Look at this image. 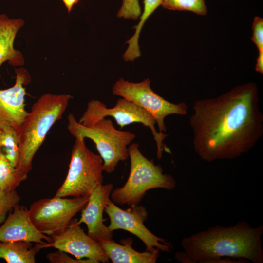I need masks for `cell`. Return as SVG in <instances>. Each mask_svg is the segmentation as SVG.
<instances>
[{"instance_id": "1", "label": "cell", "mask_w": 263, "mask_h": 263, "mask_svg": "<svg viewBox=\"0 0 263 263\" xmlns=\"http://www.w3.org/2000/svg\"><path fill=\"white\" fill-rule=\"evenodd\" d=\"M189 124L195 152L203 161L233 159L248 152L263 134L258 89L249 82L192 106Z\"/></svg>"}, {"instance_id": "2", "label": "cell", "mask_w": 263, "mask_h": 263, "mask_svg": "<svg viewBox=\"0 0 263 263\" xmlns=\"http://www.w3.org/2000/svg\"><path fill=\"white\" fill-rule=\"evenodd\" d=\"M263 226L246 222L216 225L184 238L181 245L190 263H263Z\"/></svg>"}, {"instance_id": "3", "label": "cell", "mask_w": 263, "mask_h": 263, "mask_svg": "<svg viewBox=\"0 0 263 263\" xmlns=\"http://www.w3.org/2000/svg\"><path fill=\"white\" fill-rule=\"evenodd\" d=\"M69 94H43L32 106L17 131L19 157L16 167L22 181L32 169L34 156L53 125L62 118L70 99Z\"/></svg>"}, {"instance_id": "4", "label": "cell", "mask_w": 263, "mask_h": 263, "mask_svg": "<svg viewBox=\"0 0 263 263\" xmlns=\"http://www.w3.org/2000/svg\"><path fill=\"white\" fill-rule=\"evenodd\" d=\"M131 167L129 177L124 185L113 190L110 196L113 202L133 207L139 205L147 191L154 188L174 189L176 181L170 174L163 173L160 165L145 157L139 144L133 143L128 147Z\"/></svg>"}, {"instance_id": "5", "label": "cell", "mask_w": 263, "mask_h": 263, "mask_svg": "<svg viewBox=\"0 0 263 263\" xmlns=\"http://www.w3.org/2000/svg\"><path fill=\"white\" fill-rule=\"evenodd\" d=\"M67 129L75 138H89L94 142L103 160V170L109 174L115 170L120 161L129 157L128 147L136 137L133 133L116 129L112 121L106 118L86 127L70 114Z\"/></svg>"}, {"instance_id": "6", "label": "cell", "mask_w": 263, "mask_h": 263, "mask_svg": "<svg viewBox=\"0 0 263 263\" xmlns=\"http://www.w3.org/2000/svg\"><path fill=\"white\" fill-rule=\"evenodd\" d=\"M75 138L68 173L56 197H89L103 183L101 157L86 146L85 139Z\"/></svg>"}, {"instance_id": "7", "label": "cell", "mask_w": 263, "mask_h": 263, "mask_svg": "<svg viewBox=\"0 0 263 263\" xmlns=\"http://www.w3.org/2000/svg\"><path fill=\"white\" fill-rule=\"evenodd\" d=\"M111 116L121 128L135 123H140L149 128L151 132L157 146V157L162 158L163 151L170 153L165 146L164 140L167 136L165 133L158 132L155 128V120L145 110L135 103L125 98L119 99L114 107L107 108L97 100H91L78 122L83 126L91 127L99 120Z\"/></svg>"}, {"instance_id": "8", "label": "cell", "mask_w": 263, "mask_h": 263, "mask_svg": "<svg viewBox=\"0 0 263 263\" xmlns=\"http://www.w3.org/2000/svg\"><path fill=\"white\" fill-rule=\"evenodd\" d=\"M150 84L149 78L133 83L120 78L113 85L112 94L126 98L147 111L155 120L159 132L164 133L167 131L165 118L171 114L185 115L188 106L185 103L174 104L167 101L156 94Z\"/></svg>"}, {"instance_id": "9", "label": "cell", "mask_w": 263, "mask_h": 263, "mask_svg": "<svg viewBox=\"0 0 263 263\" xmlns=\"http://www.w3.org/2000/svg\"><path fill=\"white\" fill-rule=\"evenodd\" d=\"M89 197L67 198L54 196L33 203L29 210L31 220L42 233L51 236L63 231L84 207Z\"/></svg>"}, {"instance_id": "10", "label": "cell", "mask_w": 263, "mask_h": 263, "mask_svg": "<svg viewBox=\"0 0 263 263\" xmlns=\"http://www.w3.org/2000/svg\"><path fill=\"white\" fill-rule=\"evenodd\" d=\"M104 211L110 220L108 227L111 231L122 229L129 231L144 244L146 251L153 252L158 249L169 252L172 249L170 243L155 235L145 226L148 213L144 206L138 205L124 210L110 200Z\"/></svg>"}, {"instance_id": "11", "label": "cell", "mask_w": 263, "mask_h": 263, "mask_svg": "<svg viewBox=\"0 0 263 263\" xmlns=\"http://www.w3.org/2000/svg\"><path fill=\"white\" fill-rule=\"evenodd\" d=\"M50 236L51 242L40 244L41 249L54 247L78 259H90L96 263L109 262V259L99 242L85 233L77 219H73L62 232Z\"/></svg>"}, {"instance_id": "12", "label": "cell", "mask_w": 263, "mask_h": 263, "mask_svg": "<svg viewBox=\"0 0 263 263\" xmlns=\"http://www.w3.org/2000/svg\"><path fill=\"white\" fill-rule=\"evenodd\" d=\"M15 84L6 89H0V128L7 124L17 131L28 112L25 109V86L31 81L28 72L24 68L15 69Z\"/></svg>"}, {"instance_id": "13", "label": "cell", "mask_w": 263, "mask_h": 263, "mask_svg": "<svg viewBox=\"0 0 263 263\" xmlns=\"http://www.w3.org/2000/svg\"><path fill=\"white\" fill-rule=\"evenodd\" d=\"M113 184H103L96 188L89 196L88 201L82 209L80 225L85 224L88 229L87 234L94 240H113V231L103 223V214L110 200L113 189Z\"/></svg>"}, {"instance_id": "14", "label": "cell", "mask_w": 263, "mask_h": 263, "mask_svg": "<svg viewBox=\"0 0 263 263\" xmlns=\"http://www.w3.org/2000/svg\"><path fill=\"white\" fill-rule=\"evenodd\" d=\"M22 241L36 244L50 243L51 237L39 231L33 223L29 210L16 205L0 226V241Z\"/></svg>"}, {"instance_id": "15", "label": "cell", "mask_w": 263, "mask_h": 263, "mask_svg": "<svg viewBox=\"0 0 263 263\" xmlns=\"http://www.w3.org/2000/svg\"><path fill=\"white\" fill-rule=\"evenodd\" d=\"M24 23L21 19H10L5 14H0V67L6 61L13 66L24 64L22 54L14 47L16 35Z\"/></svg>"}, {"instance_id": "16", "label": "cell", "mask_w": 263, "mask_h": 263, "mask_svg": "<svg viewBox=\"0 0 263 263\" xmlns=\"http://www.w3.org/2000/svg\"><path fill=\"white\" fill-rule=\"evenodd\" d=\"M122 244L113 240L99 242L109 260L113 263H155L159 256V250L139 252L132 247V238L123 239Z\"/></svg>"}, {"instance_id": "17", "label": "cell", "mask_w": 263, "mask_h": 263, "mask_svg": "<svg viewBox=\"0 0 263 263\" xmlns=\"http://www.w3.org/2000/svg\"><path fill=\"white\" fill-rule=\"evenodd\" d=\"M40 244L22 241H0V259L7 263H35Z\"/></svg>"}, {"instance_id": "18", "label": "cell", "mask_w": 263, "mask_h": 263, "mask_svg": "<svg viewBox=\"0 0 263 263\" xmlns=\"http://www.w3.org/2000/svg\"><path fill=\"white\" fill-rule=\"evenodd\" d=\"M0 151L12 165L17 166L19 157L18 132L9 125L5 124L0 128Z\"/></svg>"}, {"instance_id": "19", "label": "cell", "mask_w": 263, "mask_h": 263, "mask_svg": "<svg viewBox=\"0 0 263 263\" xmlns=\"http://www.w3.org/2000/svg\"><path fill=\"white\" fill-rule=\"evenodd\" d=\"M21 182L16 167L11 164L4 153L0 151V188L9 193L15 190Z\"/></svg>"}, {"instance_id": "20", "label": "cell", "mask_w": 263, "mask_h": 263, "mask_svg": "<svg viewBox=\"0 0 263 263\" xmlns=\"http://www.w3.org/2000/svg\"><path fill=\"white\" fill-rule=\"evenodd\" d=\"M161 5L169 10L190 11L200 15L207 13L204 0H163Z\"/></svg>"}, {"instance_id": "21", "label": "cell", "mask_w": 263, "mask_h": 263, "mask_svg": "<svg viewBox=\"0 0 263 263\" xmlns=\"http://www.w3.org/2000/svg\"><path fill=\"white\" fill-rule=\"evenodd\" d=\"M20 200V197L16 190L7 193L0 188V225L4 222L7 214Z\"/></svg>"}, {"instance_id": "22", "label": "cell", "mask_w": 263, "mask_h": 263, "mask_svg": "<svg viewBox=\"0 0 263 263\" xmlns=\"http://www.w3.org/2000/svg\"><path fill=\"white\" fill-rule=\"evenodd\" d=\"M141 14V9L138 0H123L117 16L120 18L137 20Z\"/></svg>"}, {"instance_id": "23", "label": "cell", "mask_w": 263, "mask_h": 263, "mask_svg": "<svg viewBox=\"0 0 263 263\" xmlns=\"http://www.w3.org/2000/svg\"><path fill=\"white\" fill-rule=\"evenodd\" d=\"M46 258L51 263H96L95 261L90 259H74L70 257L67 253L59 250L48 253Z\"/></svg>"}, {"instance_id": "24", "label": "cell", "mask_w": 263, "mask_h": 263, "mask_svg": "<svg viewBox=\"0 0 263 263\" xmlns=\"http://www.w3.org/2000/svg\"><path fill=\"white\" fill-rule=\"evenodd\" d=\"M253 35L251 40L255 44L258 51H263V19L255 17L252 25Z\"/></svg>"}, {"instance_id": "25", "label": "cell", "mask_w": 263, "mask_h": 263, "mask_svg": "<svg viewBox=\"0 0 263 263\" xmlns=\"http://www.w3.org/2000/svg\"><path fill=\"white\" fill-rule=\"evenodd\" d=\"M255 70L257 72L263 74V51H259Z\"/></svg>"}, {"instance_id": "26", "label": "cell", "mask_w": 263, "mask_h": 263, "mask_svg": "<svg viewBox=\"0 0 263 263\" xmlns=\"http://www.w3.org/2000/svg\"><path fill=\"white\" fill-rule=\"evenodd\" d=\"M64 4L69 13L73 8V6L76 4L79 0H62Z\"/></svg>"}]
</instances>
